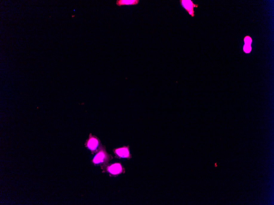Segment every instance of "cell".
<instances>
[{
    "label": "cell",
    "instance_id": "cell-5",
    "mask_svg": "<svg viewBox=\"0 0 274 205\" xmlns=\"http://www.w3.org/2000/svg\"><path fill=\"white\" fill-rule=\"evenodd\" d=\"M98 145V140L96 138L92 137L87 142L88 148L91 150H94L97 147Z\"/></svg>",
    "mask_w": 274,
    "mask_h": 205
},
{
    "label": "cell",
    "instance_id": "cell-2",
    "mask_svg": "<svg viewBox=\"0 0 274 205\" xmlns=\"http://www.w3.org/2000/svg\"><path fill=\"white\" fill-rule=\"evenodd\" d=\"M139 0H118L116 1V5L119 6L136 5L139 3Z\"/></svg>",
    "mask_w": 274,
    "mask_h": 205
},
{
    "label": "cell",
    "instance_id": "cell-3",
    "mask_svg": "<svg viewBox=\"0 0 274 205\" xmlns=\"http://www.w3.org/2000/svg\"><path fill=\"white\" fill-rule=\"evenodd\" d=\"M116 152L120 157L129 158L130 156L129 149L127 147H123L121 148L117 149Z\"/></svg>",
    "mask_w": 274,
    "mask_h": 205
},
{
    "label": "cell",
    "instance_id": "cell-8",
    "mask_svg": "<svg viewBox=\"0 0 274 205\" xmlns=\"http://www.w3.org/2000/svg\"><path fill=\"white\" fill-rule=\"evenodd\" d=\"M244 44H248L252 45L253 42V39L249 35H247L244 37Z\"/></svg>",
    "mask_w": 274,
    "mask_h": 205
},
{
    "label": "cell",
    "instance_id": "cell-1",
    "mask_svg": "<svg viewBox=\"0 0 274 205\" xmlns=\"http://www.w3.org/2000/svg\"><path fill=\"white\" fill-rule=\"evenodd\" d=\"M181 5L182 7L186 10L188 14L192 17L195 16L194 7H198V4H194L191 0H180V1Z\"/></svg>",
    "mask_w": 274,
    "mask_h": 205
},
{
    "label": "cell",
    "instance_id": "cell-4",
    "mask_svg": "<svg viewBox=\"0 0 274 205\" xmlns=\"http://www.w3.org/2000/svg\"><path fill=\"white\" fill-rule=\"evenodd\" d=\"M122 170V167L119 164H115L112 165L109 168V172L114 175H117L121 173Z\"/></svg>",
    "mask_w": 274,
    "mask_h": 205
},
{
    "label": "cell",
    "instance_id": "cell-6",
    "mask_svg": "<svg viewBox=\"0 0 274 205\" xmlns=\"http://www.w3.org/2000/svg\"><path fill=\"white\" fill-rule=\"evenodd\" d=\"M104 154L102 152L99 153L95 157L93 160V161L95 163H98L102 161L104 158Z\"/></svg>",
    "mask_w": 274,
    "mask_h": 205
},
{
    "label": "cell",
    "instance_id": "cell-7",
    "mask_svg": "<svg viewBox=\"0 0 274 205\" xmlns=\"http://www.w3.org/2000/svg\"><path fill=\"white\" fill-rule=\"evenodd\" d=\"M243 52L246 54H249L251 52L252 47L251 45L244 44L243 47Z\"/></svg>",
    "mask_w": 274,
    "mask_h": 205
}]
</instances>
